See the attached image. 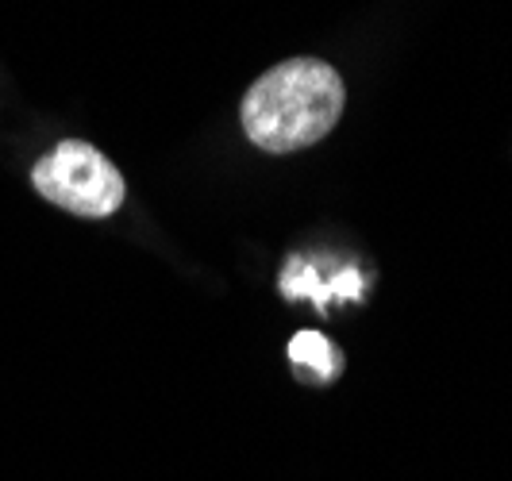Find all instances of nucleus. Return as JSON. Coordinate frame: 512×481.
I'll use <instances>...</instances> for the list:
<instances>
[{"mask_svg": "<svg viewBox=\"0 0 512 481\" xmlns=\"http://www.w3.org/2000/svg\"><path fill=\"white\" fill-rule=\"evenodd\" d=\"M343 77L320 58H289L266 70L243 97V131L270 154H289L320 143L343 116Z\"/></svg>", "mask_w": 512, "mask_h": 481, "instance_id": "obj_1", "label": "nucleus"}, {"mask_svg": "<svg viewBox=\"0 0 512 481\" xmlns=\"http://www.w3.org/2000/svg\"><path fill=\"white\" fill-rule=\"evenodd\" d=\"M289 358L312 381H335L343 374L339 347H335L328 335H320V331H297L293 343H289Z\"/></svg>", "mask_w": 512, "mask_h": 481, "instance_id": "obj_3", "label": "nucleus"}, {"mask_svg": "<svg viewBox=\"0 0 512 481\" xmlns=\"http://www.w3.org/2000/svg\"><path fill=\"white\" fill-rule=\"evenodd\" d=\"M282 293L285 297H293V301L312 297L320 308H328V301H332V285H324V281H320V270H316V266H308V262H297V258L285 266Z\"/></svg>", "mask_w": 512, "mask_h": 481, "instance_id": "obj_4", "label": "nucleus"}, {"mask_svg": "<svg viewBox=\"0 0 512 481\" xmlns=\"http://www.w3.org/2000/svg\"><path fill=\"white\" fill-rule=\"evenodd\" d=\"M39 197L85 220H104L124 204V178L97 147L66 139L31 170Z\"/></svg>", "mask_w": 512, "mask_h": 481, "instance_id": "obj_2", "label": "nucleus"}]
</instances>
